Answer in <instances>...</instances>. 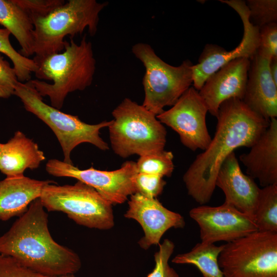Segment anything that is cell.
<instances>
[{
    "label": "cell",
    "mask_w": 277,
    "mask_h": 277,
    "mask_svg": "<svg viewBox=\"0 0 277 277\" xmlns=\"http://www.w3.org/2000/svg\"><path fill=\"white\" fill-rule=\"evenodd\" d=\"M250 65L249 58L235 59L206 80L199 92L211 115L216 117L220 106L227 100H243Z\"/></svg>",
    "instance_id": "cell-15"
},
{
    "label": "cell",
    "mask_w": 277,
    "mask_h": 277,
    "mask_svg": "<svg viewBox=\"0 0 277 277\" xmlns=\"http://www.w3.org/2000/svg\"><path fill=\"white\" fill-rule=\"evenodd\" d=\"M0 277H75L74 275L50 276L36 272L13 258L0 254Z\"/></svg>",
    "instance_id": "cell-29"
},
{
    "label": "cell",
    "mask_w": 277,
    "mask_h": 277,
    "mask_svg": "<svg viewBox=\"0 0 277 277\" xmlns=\"http://www.w3.org/2000/svg\"><path fill=\"white\" fill-rule=\"evenodd\" d=\"M224 245L199 243L189 252L179 254L172 260L177 264H191L201 272L203 277H224L219 267L218 258Z\"/></svg>",
    "instance_id": "cell-22"
},
{
    "label": "cell",
    "mask_w": 277,
    "mask_h": 277,
    "mask_svg": "<svg viewBox=\"0 0 277 277\" xmlns=\"http://www.w3.org/2000/svg\"><path fill=\"white\" fill-rule=\"evenodd\" d=\"M134 183L136 193L152 199L160 195L166 184L163 176L143 173H137Z\"/></svg>",
    "instance_id": "cell-28"
},
{
    "label": "cell",
    "mask_w": 277,
    "mask_h": 277,
    "mask_svg": "<svg viewBox=\"0 0 277 277\" xmlns=\"http://www.w3.org/2000/svg\"><path fill=\"white\" fill-rule=\"evenodd\" d=\"M189 215L200 227L202 243H228L258 231L251 217L225 203L216 207L201 205L191 209Z\"/></svg>",
    "instance_id": "cell-13"
},
{
    "label": "cell",
    "mask_w": 277,
    "mask_h": 277,
    "mask_svg": "<svg viewBox=\"0 0 277 277\" xmlns=\"http://www.w3.org/2000/svg\"><path fill=\"white\" fill-rule=\"evenodd\" d=\"M173 159L172 152L165 150L140 156L136 163L138 173L169 177L174 170Z\"/></svg>",
    "instance_id": "cell-25"
},
{
    "label": "cell",
    "mask_w": 277,
    "mask_h": 277,
    "mask_svg": "<svg viewBox=\"0 0 277 277\" xmlns=\"http://www.w3.org/2000/svg\"><path fill=\"white\" fill-rule=\"evenodd\" d=\"M132 52L145 68L142 105L155 115L163 112L165 107L172 106L192 84L193 64L189 60L184 61L179 66H171L144 43L134 44Z\"/></svg>",
    "instance_id": "cell-7"
},
{
    "label": "cell",
    "mask_w": 277,
    "mask_h": 277,
    "mask_svg": "<svg viewBox=\"0 0 277 277\" xmlns=\"http://www.w3.org/2000/svg\"><path fill=\"white\" fill-rule=\"evenodd\" d=\"M216 117L213 137L183 175L188 194L201 205L210 201L219 170L225 159L238 148H250L269 124L235 98L222 103Z\"/></svg>",
    "instance_id": "cell-1"
},
{
    "label": "cell",
    "mask_w": 277,
    "mask_h": 277,
    "mask_svg": "<svg viewBox=\"0 0 277 277\" xmlns=\"http://www.w3.org/2000/svg\"><path fill=\"white\" fill-rule=\"evenodd\" d=\"M108 126L112 148L126 158L164 150L167 132L156 115L129 98L113 110Z\"/></svg>",
    "instance_id": "cell-5"
},
{
    "label": "cell",
    "mask_w": 277,
    "mask_h": 277,
    "mask_svg": "<svg viewBox=\"0 0 277 277\" xmlns=\"http://www.w3.org/2000/svg\"><path fill=\"white\" fill-rule=\"evenodd\" d=\"M108 4L95 0H69L33 21L34 61L37 64L46 57L62 52L66 36L72 38L86 29L91 36L94 35L100 13Z\"/></svg>",
    "instance_id": "cell-4"
},
{
    "label": "cell",
    "mask_w": 277,
    "mask_h": 277,
    "mask_svg": "<svg viewBox=\"0 0 277 277\" xmlns=\"http://www.w3.org/2000/svg\"><path fill=\"white\" fill-rule=\"evenodd\" d=\"M218 263L224 277H277V233L257 231L227 243Z\"/></svg>",
    "instance_id": "cell-9"
},
{
    "label": "cell",
    "mask_w": 277,
    "mask_h": 277,
    "mask_svg": "<svg viewBox=\"0 0 277 277\" xmlns=\"http://www.w3.org/2000/svg\"><path fill=\"white\" fill-rule=\"evenodd\" d=\"M207 112V106L199 91L190 87L170 109L156 117L179 134L185 147L193 151H204L211 140L206 125Z\"/></svg>",
    "instance_id": "cell-11"
},
{
    "label": "cell",
    "mask_w": 277,
    "mask_h": 277,
    "mask_svg": "<svg viewBox=\"0 0 277 277\" xmlns=\"http://www.w3.org/2000/svg\"><path fill=\"white\" fill-rule=\"evenodd\" d=\"M46 170L56 177L74 178L95 189L112 205L120 204L136 193L134 180L137 174L136 162L127 161L121 167L112 171L97 170L91 167L80 169L73 164L57 159H50Z\"/></svg>",
    "instance_id": "cell-10"
},
{
    "label": "cell",
    "mask_w": 277,
    "mask_h": 277,
    "mask_svg": "<svg viewBox=\"0 0 277 277\" xmlns=\"http://www.w3.org/2000/svg\"><path fill=\"white\" fill-rule=\"evenodd\" d=\"M11 33L5 28H0V53L6 55L12 62L18 81L25 83L31 79L37 65L33 59L26 57L17 51L12 46L9 37Z\"/></svg>",
    "instance_id": "cell-24"
},
{
    "label": "cell",
    "mask_w": 277,
    "mask_h": 277,
    "mask_svg": "<svg viewBox=\"0 0 277 277\" xmlns=\"http://www.w3.org/2000/svg\"><path fill=\"white\" fill-rule=\"evenodd\" d=\"M45 160L38 145L21 131H16L0 153V171L6 177L20 176L26 169L37 168Z\"/></svg>",
    "instance_id": "cell-20"
},
{
    "label": "cell",
    "mask_w": 277,
    "mask_h": 277,
    "mask_svg": "<svg viewBox=\"0 0 277 277\" xmlns=\"http://www.w3.org/2000/svg\"><path fill=\"white\" fill-rule=\"evenodd\" d=\"M14 1L28 14L32 22L38 18L45 16L65 2L63 0Z\"/></svg>",
    "instance_id": "cell-31"
},
{
    "label": "cell",
    "mask_w": 277,
    "mask_h": 277,
    "mask_svg": "<svg viewBox=\"0 0 277 277\" xmlns=\"http://www.w3.org/2000/svg\"><path fill=\"white\" fill-rule=\"evenodd\" d=\"M215 186L223 191L224 203L254 220L261 188L252 178L242 172L234 152L222 164L216 177Z\"/></svg>",
    "instance_id": "cell-16"
},
{
    "label": "cell",
    "mask_w": 277,
    "mask_h": 277,
    "mask_svg": "<svg viewBox=\"0 0 277 277\" xmlns=\"http://www.w3.org/2000/svg\"><path fill=\"white\" fill-rule=\"evenodd\" d=\"M257 51L270 59L277 57V24L272 23L259 29Z\"/></svg>",
    "instance_id": "cell-30"
},
{
    "label": "cell",
    "mask_w": 277,
    "mask_h": 277,
    "mask_svg": "<svg viewBox=\"0 0 277 277\" xmlns=\"http://www.w3.org/2000/svg\"><path fill=\"white\" fill-rule=\"evenodd\" d=\"M254 220L258 231L277 233V184L260 189Z\"/></svg>",
    "instance_id": "cell-23"
},
{
    "label": "cell",
    "mask_w": 277,
    "mask_h": 277,
    "mask_svg": "<svg viewBox=\"0 0 277 277\" xmlns=\"http://www.w3.org/2000/svg\"><path fill=\"white\" fill-rule=\"evenodd\" d=\"M239 156L247 174L256 179L263 187L277 184V119L272 118L267 129L250 147Z\"/></svg>",
    "instance_id": "cell-18"
},
{
    "label": "cell",
    "mask_w": 277,
    "mask_h": 277,
    "mask_svg": "<svg viewBox=\"0 0 277 277\" xmlns=\"http://www.w3.org/2000/svg\"><path fill=\"white\" fill-rule=\"evenodd\" d=\"M270 60L257 51L250 59L242 100L251 110L267 121L277 117V85L269 72Z\"/></svg>",
    "instance_id": "cell-17"
},
{
    "label": "cell",
    "mask_w": 277,
    "mask_h": 277,
    "mask_svg": "<svg viewBox=\"0 0 277 277\" xmlns=\"http://www.w3.org/2000/svg\"><path fill=\"white\" fill-rule=\"evenodd\" d=\"M32 84L42 96H48L51 106L60 110L71 92L82 91L93 81L96 60L92 45L86 35L80 43L72 38L65 41L64 50L50 55L39 62Z\"/></svg>",
    "instance_id": "cell-3"
},
{
    "label": "cell",
    "mask_w": 277,
    "mask_h": 277,
    "mask_svg": "<svg viewBox=\"0 0 277 277\" xmlns=\"http://www.w3.org/2000/svg\"><path fill=\"white\" fill-rule=\"evenodd\" d=\"M159 245V250L154 255V267L147 277H180L176 271L169 264V260L174 249V243L166 239Z\"/></svg>",
    "instance_id": "cell-27"
},
{
    "label": "cell",
    "mask_w": 277,
    "mask_h": 277,
    "mask_svg": "<svg viewBox=\"0 0 277 277\" xmlns=\"http://www.w3.org/2000/svg\"><path fill=\"white\" fill-rule=\"evenodd\" d=\"M128 208L124 214L136 221L144 232L138 243L145 250L153 245H159L162 236L169 229L183 228L184 217L179 213L165 208L156 198L146 197L138 193L130 196Z\"/></svg>",
    "instance_id": "cell-14"
},
{
    "label": "cell",
    "mask_w": 277,
    "mask_h": 277,
    "mask_svg": "<svg viewBox=\"0 0 277 277\" xmlns=\"http://www.w3.org/2000/svg\"><path fill=\"white\" fill-rule=\"evenodd\" d=\"M0 24L16 39L22 55L28 57L34 54L33 22L14 0H0Z\"/></svg>",
    "instance_id": "cell-21"
},
{
    "label": "cell",
    "mask_w": 277,
    "mask_h": 277,
    "mask_svg": "<svg viewBox=\"0 0 277 277\" xmlns=\"http://www.w3.org/2000/svg\"><path fill=\"white\" fill-rule=\"evenodd\" d=\"M2 145H3V144L0 143V153H1V151Z\"/></svg>",
    "instance_id": "cell-34"
},
{
    "label": "cell",
    "mask_w": 277,
    "mask_h": 277,
    "mask_svg": "<svg viewBox=\"0 0 277 277\" xmlns=\"http://www.w3.org/2000/svg\"><path fill=\"white\" fill-rule=\"evenodd\" d=\"M18 82L14 69L0 54V98L13 95Z\"/></svg>",
    "instance_id": "cell-32"
},
{
    "label": "cell",
    "mask_w": 277,
    "mask_h": 277,
    "mask_svg": "<svg viewBox=\"0 0 277 277\" xmlns=\"http://www.w3.org/2000/svg\"><path fill=\"white\" fill-rule=\"evenodd\" d=\"M13 95L21 100L26 111L35 115L52 130L62 149L64 162L73 164L71 153L82 143H90L104 151L109 149L108 144L100 136V130L108 127L112 121L88 124L77 116L64 113L46 104L30 81L18 82Z\"/></svg>",
    "instance_id": "cell-6"
},
{
    "label": "cell",
    "mask_w": 277,
    "mask_h": 277,
    "mask_svg": "<svg viewBox=\"0 0 277 277\" xmlns=\"http://www.w3.org/2000/svg\"><path fill=\"white\" fill-rule=\"evenodd\" d=\"M39 199L48 211L63 212L78 225L100 230L114 225L112 205L82 182L63 186L48 184Z\"/></svg>",
    "instance_id": "cell-8"
},
{
    "label": "cell",
    "mask_w": 277,
    "mask_h": 277,
    "mask_svg": "<svg viewBox=\"0 0 277 277\" xmlns=\"http://www.w3.org/2000/svg\"><path fill=\"white\" fill-rule=\"evenodd\" d=\"M249 20L259 29L277 21L276 0H248L246 2Z\"/></svg>",
    "instance_id": "cell-26"
},
{
    "label": "cell",
    "mask_w": 277,
    "mask_h": 277,
    "mask_svg": "<svg viewBox=\"0 0 277 277\" xmlns=\"http://www.w3.org/2000/svg\"><path fill=\"white\" fill-rule=\"evenodd\" d=\"M54 182L24 175L6 177L0 181V220L7 221L21 216L30 204L40 197L44 187Z\"/></svg>",
    "instance_id": "cell-19"
},
{
    "label": "cell",
    "mask_w": 277,
    "mask_h": 277,
    "mask_svg": "<svg viewBox=\"0 0 277 277\" xmlns=\"http://www.w3.org/2000/svg\"><path fill=\"white\" fill-rule=\"evenodd\" d=\"M233 8L243 24L244 35L240 44L234 49L227 51L216 45L208 44L204 47L198 63L193 65V87L199 91L206 80L230 61L240 58L251 59L259 46V29L252 24L245 2L241 0H220Z\"/></svg>",
    "instance_id": "cell-12"
},
{
    "label": "cell",
    "mask_w": 277,
    "mask_h": 277,
    "mask_svg": "<svg viewBox=\"0 0 277 277\" xmlns=\"http://www.w3.org/2000/svg\"><path fill=\"white\" fill-rule=\"evenodd\" d=\"M269 69L274 83L277 85V57L270 60Z\"/></svg>",
    "instance_id": "cell-33"
},
{
    "label": "cell",
    "mask_w": 277,
    "mask_h": 277,
    "mask_svg": "<svg viewBox=\"0 0 277 277\" xmlns=\"http://www.w3.org/2000/svg\"><path fill=\"white\" fill-rule=\"evenodd\" d=\"M48 223V214L39 197L0 236V254L45 275H74L82 266L79 256L53 239Z\"/></svg>",
    "instance_id": "cell-2"
}]
</instances>
